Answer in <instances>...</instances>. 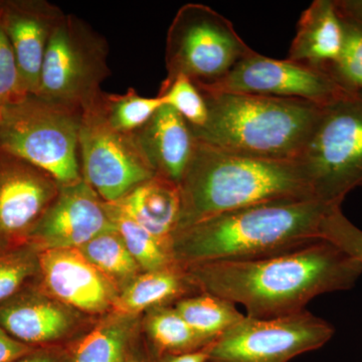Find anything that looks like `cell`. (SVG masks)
I'll use <instances>...</instances> for the list:
<instances>
[{"label":"cell","instance_id":"1","mask_svg":"<svg viewBox=\"0 0 362 362\" xmlns=\"http://www.w3.org/2000/svg\"><path fill=\"white\" fill-rule=\"evenodd\" d=\"M185 269L202 292L242 304L254 319L306 310L317 296L354 287L362 274L359 262L324 239L267 258Z\"/></svg>","mask_w":362,"mask_h":362},{"label":"cell","instance_id":"2","mask_svg":"<svg viewBox=\"0 0 362 362\" xmlns=\"http://www.w3.org/2000/svg\"><path fill=\"white\" fill-rule=\"evenodd\" d=\"M332 209L307 199L265 202L218 214L177 230L171 246L173 259L187 268L293 251L322 239L321 223Z\"/></svg>","mask_w":362,"mask_h":362},{"label":"cell","instance_id":"3","mask_svg":"<svg viewBox=\"0 0 362 362\" xmlns=\"http://www.w3.org/2000/svg\"><path fill=\"white\" fill-rule=\"evenodd\" d=\"M180 187L181 211L176 232L254 204L315 199L296 160L243 156L197 139Z\"/></svg>","mask_w":362,"mask_h":362},{"label":"cell","instance_id":"4","mask_svg":"<svg viewBox=\"0 0 362 362\" xmlns=\"http://www.w3.org/2000/svg\"><path fill=\"white\" fill-rule=\"evenodd\" d=\"M201 93L209 117L204 127H190L194 137L216 148L257 158L296 160L323 109L299 99Z\"/></svg>","mask_w":362,"mask_h":362},{"label":"cell","instance_id":"5","mask_svg":"<svg viewBox=\"0 0 362 362\" xmlns=\"http://www.w3.org/2000/svg\"><path fill=\"white\" fill-rule=\"evenodd\" d=\"M81 118L69 110L30 95L4 107L0 116V151L23 159L58 181L83 180L78 152Z\"/></svg>","mask_w":362,"mask_h":362},{"label":"cell","instance_id":"6","mask_svg":"<svg viewBox=\"0 0 362 362\" xmlns=\"http://www.w3.org/2000/svg\"><path fill=\"white\" fill-rule=\"evenodd\" d=\"M296 161L314 197L326 206H341L362 187V93L323 107Z\"/></svg>","mask_w":362,"mask_h":362},{"label":"cell","instance_id":"7","mask_svg":"<svg viewBox=\"0 0 362 362\" xmlns=\"http://www.w3.org/2000/svg\"><path fill=\"white\" fill-rule=\"evenodd\" d=\"M107 57L106 40L85 21L65 14L47 44L37 96L82 115L110 75Z\"/></svg>","mask_w":362,"mask_h":362},{"label":"cell","instance_id":"8","mask_svg":"<svg viewBox=\"0 0 362 362\" xmlns=\"http://www.w3.org/2000/svg\"><path fill=\"white\" fill-rule=\"evenodd\" d=\"M252 51L218 11L204 4H185L168 28L164 82L182 75L197 87L214 84Z\"/></svg>","mask_w":362,"mask_h":362},{"label":"cell","instance_id":"9","mask_svg":"<svg viewBox=\"0 0 362 362\" xmlns=\"http://www.w3.org/2000/svg\"><path fill=\"white\" fill-rule=\"evenodd\" d=\"M78 152L83 180L105 202L119 201L156 175L135 133L113 129L95 103L82 114Z\"/></svg>","mask_w":362,"mask_h":362},{"label":"cell","instance_id":"10","mask_svg":"<svg viewBox=\"0 0 362 362\" xmlns=\"http://www.w3.org/2000/svg\"><path fill=\"white\" fill-rule=\"evenodd\" d=\"M334 334L307 310L273 319L245 317L214 342L207 362H289L321 349Z\"/></svg>","mask_w":362,"mask_h":362},{"label":"cell","instance_id":"11","mask_svg":"<svg viewBox=\"0 0 362 362\" xmlns=\"http://www.w3.org/2000/svg\"><path fill=\"white\" fill-rule=\"evenodd\" d=\"M197 88L206 92L299 99L320 107L354 94L320 69L288 59L269 58L256 51L245 57L218 82Z\"/></svg>","mask_w":362,"mask_h":362},{"label":"cell","instance_id":"12","mask_svg":"<svg viewBox=\"0 0 362 362\" xmlns=\"http://www.w3.org/2000/svg\"><path fill=\"white\" fill-rule=\"evenodd\" d=\"M98 319L62 303L37 282L0 305V326L14 339L32 347L71 344Z\"/></svg>","mask_w":362,"mask_h":362},{"label":"cell","instance_id":"13","mask_svg":"<svg viewBox=\"0 0 362 362\" xmlns=\"http://www.w3.org/2000/svg\"><path fill=\"white\" fill-rule=\"evenodd\" d=\"M59 188L42 169L0 151V247L28 244Z\"/></svg>","mask_w":362,"mask_h":362},{"label":"cell","instance_id":"14","mask_svg":"<svg viewBox=\"0 0 362 362\" xmlns=\"http://www.w3.org/2000/svg\"><path fill=\"white\" fill-rule=\"evenodd\" d=\"M115 230L106 202L84 180L59 188L58 197L32 233L28 244L40 252L80 249L90 240Z\"/></svg>","mask_w":362,"mask_h":362},{"label":"cell","instance_id":"15","mask_svg":"<svg viewBox=\"0 0 362 362\" xmlns=\"http://www.w3.org/2000/svg\"><path fill=\"white\" fill-rule=\"evenodd\" d=\"M37 284L62 303L94 318L110 313L119 295L78 249L40 252Z\"/></svg>","mask_w":362,"mask_h":362},{"label":"cell","instance_id":"16","mask_svg":"<svg viewBox=\"0 0 362 362\" xmlns=\"http://www.w3.org/2000/svg\"><path fill=\"white\" fill-rule=\"evenodd\" d=\"M65 13L42 0L0 1V23L11 42L21 81L37 96L45 51L52 32Z\"/></svg>","mask_w":362,"mask_h":362},{"label":"cell","instance_id":"17","mask_svg":"<svg viewBox=\"0 0 362 362\" xmlns=\"http://www.w3.org/2000/svg\"><path fill=\"white\" fill-rule=\"evenodd\" d=\"M135 134L156 175L180 183L197 144L187 121L163 105Z\"/></svg>","mask_w":362,"mask_h":362},{"label":"cell","instance_id":"18","mask_svg":"<svg viewBox=\"0 0 362 362\" xmlns=\"http://www.w3.org/2000/svg\"><path fill=\"white\" fill-rule=\"evenodd\" d=\"M343 42L337 0H314L300 16L287 59L323 71L339 58Z\"/></svg>","mask_w":362,"mask_h":362},{"label":"cell","instance_id":"19","mask_svg":"<svg viewBox=\"0 0 362 362\" xmlns=\"http://www.w3.org/2000/svg\"><path fill=\"white\" fill-rule=\"evenodd\" d=\"M112 204H116L157 239L173 246V235L180 218V183L156 175Z\"/></svg>","mask_w":362,"mask_h":362},{"label":"cell","instance_id":"20","mask_svg":"<svg viewBox=\"0 0 362 362\" xmlns=\"http://www.w3.org/2000/svg\"><path fill=\"white\" fill-rule=\"evenodd\" d=\"M202 293L185 267L173 265L160 270L143 272L123 291L114 303L115 313L142 316L157 307L175 305L176 302Z\"/></svg>","mask_w":362,"mask_h":362},{"label":"cell","instance_id":"21","mask_svg":"<svg viewBox=\"0 0 362 362\" xmlns=\"http://www.w3.org/2000/svg\"><path fill=\"white\" fill-rule=\"evenodd\" d=\"M142 316L110 312L83 337L68 345L73 362H126L141 331Z\"/></svg>","mask_w":362,"mask_h":362},{"label":"cell","instance_id":"22","mask_svg":"<svg viewBox=\"0 0 362 362\" xmlns=\"http://www.w3.org/2000/svg\"><path fill=\"white\" fill-rule=\"evenodd\" d=\"M141 328L158 358L197 351L211 344L190 328L173 305L157 307L143 314Z\"/></svg>","mask_w":362,"mask_h":362},{"label":"cell","instance_id":"23","mask_svg":"<svg viewBox=\"0 0 362 362\" xmlns=\"http://www.w3.org/2000/svg\"><path fill=\"white\" fill-rule=\"evenodd\" d=\"M173 306L190 328L207 343L216 341L246 317L238 310L235 304L206 292L183 298Z\"/></svg>","mask_w":362,"mask_h":362},{"label":"cell","instance_id":"24","mask_svg":"<svg viewBox=\"0 0 362 362\" xmlns=\"http://www.w3.org/2000/svg\"><path fill=\"white\" fill-rule=\"evenodd\" d=\"M78 250L119 293L143 273L116 230L97 235Z\"/></svg>","mask_w":362,"mask_h":362},{"label":"cell","instance_id":"25","mask_svg":"<svg viewBox=\"0 0 362 362\" xmlns=\"http://www.w3.org/2000/svg\"><path fill=\"white\" fill-rule=\"evenodd\" d=\"M106 207L117 233L143 272L160 270L176 264L170 246L157 239L116 204L106 202Z\"/></svg>","mask_w":362,"mask_h":362},{"label":"cell","instance_id":"26","mask_svg":"<svg viewBox=\"0 0 362 362\" xmlns=\"http://www.w3.org/2000/svg\"><path fill=\"white\" fill-rule=\"evenodd\" d=\"M95 105L110 127L133 134L144 127L164 104L160 97H142L137 90L129 89L121 95L102 92Z\"/></svg>","mask_w":362,"mask_h":362},{"label":"cell","instance_id":"27","mask_svg":"<svg viewBox=\"0 0 362 362\" xmlns=\"http://www.w3.org/2000/svg\"><path fill=\"white\" fill-rule=\"evenodd\" d=\"M40 252L32 244L0 247V305L37 282Z\"/></svg>","mask_w":362,"mask_h":362},{"label":"cell","instance_id":"28","mask_svg":"<svg viewBox=\"0 0 362 362\" xmlns=\"http://www.w3.org/2000/svg\"><path fill=\"white\" fill-rule=\"evenodd\" d=\"M342 20L344 28L342 51L337 62L323 71L343 89L350 93H361L362 25L344 16Z\"/></svg>","mask_w":362,"mask_h":362},{"label":"cell","instance_id":"29","mask_svg":"<svg viewBox=\"0 0 362 362\" xmlns=\"http://www.w3.org/2000/svg\"><path fill=\"white\" fill-rule=\"evenodd\" d=\"M157 96L177 112L190 127L197 129L206 125L209 117L206 100L190 78L180 75L169 82L163 81Z\"/></svg>","mask_w":362,"mask_h":362},{"label":"cell","instance_id":"30","mask_svg":"<svg viewBox=\"0 0 362 362\" xmlns=\"http://www.w3.org/2000/svg\"><path fill=\"white\" fill-rule=\"evenodd\" d=\"M320 230L322 239L329 240L362 265V230L343 214L341 206L326 214Z\"/></svg>","mask_w":362,"mask_h":362},{"label":"cell","instance_id":"31","mask_svg":"<svg viewBox=\"0 0 362 362\" xmlns=\"http://www.w3.org/2000/svg\"><path fill=\"white\" fill-rule=\"evenodd\" d=\"M28 96L13 47L0 23V107L18 103Z\"/></svg>","mask_w":362,"mask_h":362},{"label":"cell","instance_id":"32","mask_svg":"<svg viewBox=\"0 0 362 362\" xmlns=\"http://www.w3.org/2000/svg\"><path fill=\"white\" fill-rule=\"evenodd\" d=\"M13 362H73L68 345L35 347Z\"/></svg>","mask_w":362,"mask_h":362},{"label":"cell","instance_id":"33","mask_svg":"<svg viewBox=\"0 0 362 362\" xmlns=\"http://www.w3.org/2000/svg\"><path fill=\"white\" fill-rule=\"evenodd\" d=\"M35 349L14 339L0 326V362H13Z\"/></svg>","mask_w":362,"mask_h":362},{"label":"cell","instance_id":"34","mask_svg":"<svg viewBox=\"0 0 362 362\" xmlns=\"http://www.w3.org/2000/svg\"><path fill=\"white\" fill-rule=\"evenodd\" d=\"M158 357L154 354L153 350L149 346L146 338L141 331L136 338L131 346L129 354H128L126 362H157Z\"/></svg>","mask_w":362,"mask_h":362},{"label":"cell","instance_id":"35","mask_svg":"<svg viewBox=\"0 0 362 362\" xmlns=\"http://www.w3.org/2000/svg\"><path fill=\"white\" fill-rule=\"evenodd\" d=\"M214 342L204 347V349L197 350V351L178 354V356L160 357L157 362H207L209 361V352H211Z\"/></svg>","mask_w":362,"mask_h":362},{"label":"cell","instance_id":"36","mask_svg":"<svg viewBox=\"0 0 362 362\" xmlns=\"http://www.w3.org/2000/svg\"><path fill=\"white\" fill-rule=\"evenodd\" d=\"M337 6L342 16L362 25V0H337Z\"/></svg>","mask_w":362,"mask_h":362},{"label":"cell","instance_id":"37","mask_svg":"<svg viewBox=\"0 0 362 362\" xmlns=\"http://www.w3.org/2000/svg\"><path fill=\"white\" fill-rule=\"evenodd\" d=\"M2 108H4V107H0V116H1Z\"/></svg>","mask_w":362,"mask_h":362}]
</instances>
